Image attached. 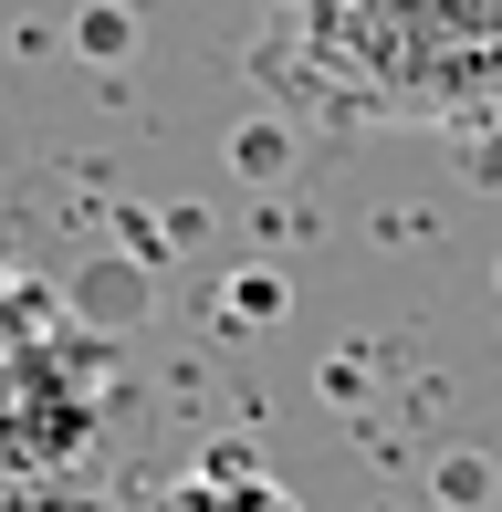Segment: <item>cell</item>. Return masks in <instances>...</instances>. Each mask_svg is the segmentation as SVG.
Returning a JSON list of instances; mask_svg holds the SVG:
<instances>
[{
  "label": "cell",
  "mask_w": 502,
  "mask_h": 512,
  "mask_svg": "<svg viewBox=\"0 0 502 512\" xmlns=\"http://www.w3.org/2000/svg\"><path fill=\"white\" fill-rule=\"evenodd\" d=\"M251 74L314 126L502 136V0H272Z\"/></svg>",
  "instance_id": "6da1fadb"
}]
</instances>
